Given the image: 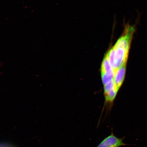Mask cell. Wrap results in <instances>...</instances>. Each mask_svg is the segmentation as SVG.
I'll use <instances>...</instances> for the list:
<instances>
[{"label":"cell","instance_id":"obj_4","mask_svg":"<svg viewBox=\"0 0 147 147\" xmlns=\"http://www.w3.org/2000/svg\"><path fill=\"white\" fill-rule=\"evenodd\" d=\"M115 71L113 70L111 64L106 56L104 58L101 67V73L115 75Z\"/></svg>","mask_w":147,"mask_h":147},{"label":"cell","instance_id":"obj_5","mask_svg":"<svg viewBox=\"0 0 147 147\" xmlns=\"http://www.w3.org/2000/svg\"><path fill=\"white\" fill-rule=\"evenodd\" d=\"M118 91V90L117 89V88L115 87L107 92L105 93L106 102L111 103L112 102H113L114 100Z\"/></svg>","mask_w":147,"mask_h":147},{"label":"cell","instance_id":"obj_3","mask_svg":"<svg viewBox=\"0 0 147 147\" xmlns=\"http://www.w3.org/2000/svg\"><path fill=\"white\" fill-rule=\"evenodd\" d=\"M126 64H124L115 71L113 81L118 90L123 82L126 72Z\"/></svg>","mask_w":147,"mask_h":147},{"label":"cell","instance_id":"obj_2","mask_svg":"<svg viewBox=\"0 0 147 147\" xmlns=\"http://www.w3.org/2000/svg\"><path fill=\"white\" fill-rule=\"evenodd\" d=\"M123 140L116 137L112 131L111 135L105 138L97 147H119L126 146Z\"/></svg>","mask_w":147,"mask_h":147},{"label":"cell","instance_id":"obj_1","mask_svg":"<svg viewBox=\"0 0 147 147\" xmlns=\"http://www.w3.org/2000/svg\"><path fill=\"white\" fill-rule=\"evenodd\" d=\"M135 30L134 26L128 24L125 25L122 36L113 46L115 54L113 69L115 71L126 63L129 50Z\"/></svg>","mask_w":147,"mask_h":147}]
</instances>
